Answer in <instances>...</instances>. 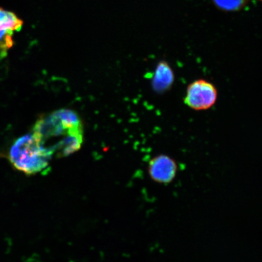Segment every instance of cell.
Masks as SVG:
<instances>
[{"mask_svg":"<svg viewBox=\"0 0 262 262\" xmlns=\"http://www.w3.org/2000/svg\"><path fill=\"white\" fill-rule=\"evenodd\" d=\"M33 134L52 155L68 156L80 149L83 143V125L77 113L60 110L41 118Z\"/></svg>","mask_w":262,"mask_h":262,"instance_id":"cell-1","label":"cell"},{"mask_svg":"<svg viewBox=\"0 0 262 262\" xmlns=\"http://www.w3.org/2000/svg\"><path fill=\"white\" fill-rule=\"evenodd\" d=\"M52 156L34 134L31 133L15 141L10 150L9 160L16 169L32 175L47 169Z\"/></svg>","mask_w":262,"mask_h":262,"instance_id":"cell-2","label":"cell"},{"mask_svg":"<svg viewBox=\"0 0 262 262\" xmlns=\"http://www.w3.org/2000/svg\"><path fill=\"white\" fill-rule=\"evenodd\" d=\"M217 97L214 84L206 80H196L188 85L184 103L193 110H207L214 105Z\"/></svg>","mask_w":262,"mask_h":262,"instance_id":"cell-3","label":"cell"},{"mask_svg":"<svg viewBox=\"0 0 262 262\" xmlns=\"http://www.w3.org/2000/svg\"><path fill=\"white\" fill-rule=\"evenodd\" d=\"M178 164L168 155H160L150 160L147 172L152 181L161 185H168L175 179Z\"/></svg>","mask_w":262,"mask_h":262,"instance_id":"cell-4","label":"cell"},{"mask_svg":"<svg viewBox=\"0 0 262 262\" xmlns=\"http://www.w3.org/2000/svg\"><path fill=\"white\" fill-rule=\"evenodd\" d=\"M174 80L175 75L171 66L166 61H160L152 78L153 90L159 94L165 93L172 86Z\"/></svg>","mask_w":262,"mask_h":262,"instance_id":"cell-5","label":"cell"},{"mask_svg":"<svg viewBox=\"0 0 262 262\" xmlns=\"http://www.w3.org/2000/svg\"><path fill=\"white\" fill-rule=\"evenodd\" d=\"M245 0H214L219 8L225 11H235L241 8Z\"/></svg>","mask_w":262,"mask_h":262,"instance_id":"cell-6","label":"cell"}]
</instances>
